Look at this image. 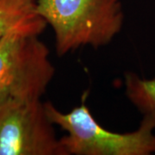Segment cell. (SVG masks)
Listing matches in <instances>:
<instances>
[{
	"label": "cell",
	"mask_w": 155,
	"mask_h": 155,
	"mask_svg": "<svg viewBox=\"0 0 155 155\" xmlns=\"http://www.w3.org/2000/svg\"><path fill=\"white\" fill-rule=\"evenodd\" d=\"M36 12L54 31L58 56L110 44L124 23L121 0H37Z\"/></svg>",
	"instance_id": "obj_1"
},
{
	"label": "cell",
	"mask_w": 155,
	"mask_h": 155,
	"mask_svg": "<svg viewBox=\"0 0 155 155\" xmlns=\"http://www.w3.org/2000/svg\"><path fill=\"white\" fill-rule=\"evenodd\" d=\"M42 18L10 30L0 39V104L41 99L55 73L48 48L39 39Z\"/></svg>",
	"instance_id": "obj_2"
},
{
	"label": "cell",
	"mask_w": 155,
	"mask_h": 155,
	"mask_svg": "<svg viewBox=\"0 0 155 155\" xmlns=\"http://www.w3.org/2000/svg\"><path fill=\"white\" fill-rule=\"evenodd\" d=\"M45 109L49 120L67 134L60 138L66 155H151L155 153V125L143 116L137 129L117 133L106 129L82 103L64 113L50 102Z\"/></svg>",
	"instance_id": "obj_3"
},
{
	"label": "cell",
	"mask_w": 155,
	"mask_h": 155,
	"mask_svg": "<svg viewBox=\"0 0 155 155\" xmlns=\"http://www.w3.org/2000/svg\"><path fill=\"white\" fill-rule=\"evenodd\" d=\"M0 155H66L41 99L0 104Z\"/></svg>",
	"instance_id": "obj_4"
},
{
	"label": "cell",
	"mask_w": 155,
	"mask_h": 155,
	"mask_svg": "<svg viewBox=\"0 0 155 155\" xmlns=\"http://www.w3.org/2000/svg\"><path fill=\"white\" fill-rule=\"evenodd\" d=\"M125 94L142 116L150 117L155 125V78H144L127 72L124 75Z\"/></svg>",
	"instance_id": "obj_5"
},
{
	"label": "cell",
	"mask_w": 155,
	"mask_h": 155,
	"mask_svg": "<svg viewBox=\"0 0 155 155\" xmlns=\"http://www.w3.org/2000/svg\"><path fill=\"white\" fill-rule=\"evenodd\" d=\"M37 0H0V39L13 28L41 17L36 12Z\"/></svg>",
	"instance_id": "obj_6"
}]
</instances>
